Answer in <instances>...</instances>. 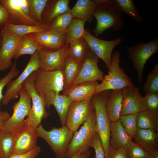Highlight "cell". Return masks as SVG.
<instances>
[{
	"label": "cell",
	"mask_w": 158,
	"mask_h": 158,
	"mask_svg": "<svg viewBox=\"0 0 158 158\" xmlns=\"http://www.w3.org/2000/svg\"><path fill=\"white\" fill-rule=\"evenodd\" d=\"M120 54L118 51L112 54L111 64L107 74L97 86L95 94L107 90H122L133 84L128 76L119 65Z\"/></svg>",
	"instance_id": "5b68a950"
},
{
	"label": "cell",
	"mask_w": 158,
	"mask_h": 158,
	"mask_svg": "<svg viewBox=\"0 0 158 158\" xmlns=\"http://www.w3.org/2000/svg\"><path fill=\"white\" fill-rule=\"evenodd\" d=\"M2 37V33L1 30H0V46L1 41Z\"/></svg>",
	"instance_id": "f907efd6"
},
{
	"label": "cell",
	"mask_w": 158,
	"mask_h": 158,
	"mask_svg": "<svg viewBox=\"0 0 158 158\" xmlns=\"http://www.w3.org/2000/svg\"><path fill=\"white\" fill-rule=\"evenodd\" d=\"M96 8L94 0H78L71 12L74 18L90 23L93 19Z\"/></svg>",
	"instance_id": "cb8c5ba5"
},
{
	"label": "cell",
	"mask_w": 158,
	"mask_h": 158,
	"mask_svg": "<svg viewBox=\"0 0 158 158\" xmlns=\"http://www.w3.org/2000/svg\"><path fill=\"white\" fill-rule=\"evenodd\" d=\"M42 47L30 37L25 35L18 43L13 58L16 59L24 54H30L31 56Z\"/></svg>",
	"instance_id": "f546056e"
},
{
	"label": "cell",
	"mask_w": 158,
	"mask_h": 158,
	"mask_svg": "<svg viewBox=\"0 0 158 158\" xmlns=\"http://www.w3.org/2000/svg\"><path fill=\"white\" fill-rule=\"evenodd\" d=\"M50 31L45 32H35L26 35L40 44L47 49L49 35Z\"/></svg>",
	"instance_id": "b9f144b4"
},
{
	"label": "cell",
	"mask_w": 158,
	"mask_h": 158,
	"mask_svg": "<svg viewBox=\"0 0 158 158\" xmlns=\"http://www.w3.org/2000/svg\"><path fill=\"white\" fill-rule=\"evenodd\" d=\"M123 99L122 90L111 91L106 103V110L111 122L119 120Z\"/></svg>",
	"instance_id": "d4e9b609"
},
{
	"label": "cell",
	"mask_w": 158,
	"mask_h": 158,
	"mask_svg": "<svg viewBox=\"0 0 158 158\" xmlns=\"http://www.w3.org/2000/svg\"><path fill=\"white\" fill-rule=\"evenodd\" d=\"M135 142L149 153L158 151V133L152 129L138 128Z\"/></svg>",
	"instance_id": "7402d4cb"
},
{
	"label": "cell",
	"mask_w": 158,
	"mask_h": 158,
	"mask_svg": "<svg viewBox=\"0 0 158 158\" xmlns=\"http://www.w3.org/2000/svg\"><path fill=\"white\" fill-rule=\"evenodd\" d=\"M85 22L73 18L66 32V44H68L83 37Z\"/></svg>",
	"instance_id": "4dcf8cb0"
},
{
	"label": "cell",
	"mask_w": 158,
	"mask_h": 158,
	"mask_svg": "<svg viewBox=\"0 0 158 158\" xmlns=\"http://www.w3.org/2000/svg\"><path fill=\"white\" fill-rule=\"evenodd\" d=\"M95 109L78 131L73 134L67 151L66 158L89 150L97 133Z\"/></svg>",
	"instance_id": "277c9868"
},
{
	"label": "cell",
	"mask_w": 158,
	"mask_h": 158,
	"mask_svg": "<svg viewBox=\"0 0 158 158\" xmlns=\"http://www.w3.org/2000/svg\"><path fill=\"white\" fill-rule=\"evenodd\" d=\"M10 15V23L16 25H34L39 23L28 16L22 9L20 0H0Z\"/></svg>",
	"instance_id": "ffe728a7"
},
{
	"label": "cell",
	"mask_w": 158,
	"mask_h": 158,
	"mask_svg": "<svg viewBox=\"0 0 158 158\" xmlns=\"http://www.w3.org/2000/svg\"><path fill=\"white\" fill-rule=\"evenodd\" d=\"M0 30L2 37L0 46V71H4L12 65V59L16 47L23 37L12 35L3 30Z\"/></svg>",
	"instance_id": "2e32d148"
},
{
	"label": "cell",
	"mask_w": 158,
	"mask_h": 158,
	"mask_svg": "<svg viewBox=\"0 0 158 158\" xmlns=\"http://www.w3.org/2000/svg\"><path fill=\"white\" fill-rule=\"evenodd\" d=\"M128 58L132 62L133 68L137 72L138 82L143 78L144 68L147 60L158 52V38L156 37L147 42H140L127 48Z\"/></svg>",
	"instance_id": "ba28073f"
},
{
	"label": "cell",
	"mask_w": 158,
	"mask_h": 158,
	"mask_svg": "<svg viewBox=\"0 0 158 158\" xmlns=\"http://www.w3.org/2000/svg\"><path fill=\"white\" fill-rule=\"evenodd\" d=\"M0 158H2V157L0 155Z\"/></svg>",
	"instance_id": "f5cc1de1"
},
{
	"label": "cell",
	"mask_w": 158,
	"mask_h": 158,
	"mask_svg": "<svg viewBox=\"0 0 158 158\" xmlns=\"http://www.w3.org/2000/svg\"><path fill=\"white\" fill-rule=\"evenodd\" d=\"M148 158H158V151L150 154Z\"/></svg>",
	"instance_id": "681fc988"
},
{
	"label": "cell",
	"mask_w": 158,
	"mask_h": 158,
	"mask_svg": "<svg viewBox=\"0 0 158 158\" xmlns=\"http://www.w3.org/2000/svg\"><path fill=\"white\" fill-rule=\"evenodd\" d=\"M36 131L38 137L43 139L49 144L56 158H66L68 147L74 134L68 127H53L47 130L40 124Z\"/></svg>",
	"instance_id": "3957f363"
},
{
	"label": "cell",
	"mask_w": 158,
	"mask_h": 158,
	"mask_svg": "<svg viewBox=\"0 0 158 158\" xmlns=\"http://www.w3.org/2000/svg\"><path fill=\"white\" fill-rule=\"evenodd\" d=\"M136 118L138 128L152 129L158 132V113L146 109L137 113Z\"/></svg>",
	"instance_id": "f1b7e54d"
},
{
	"label": "cell",
	"mask_w": 158,
	"mask_h": 158,
	"mask_svg": "<svg viewBox=\"0 0 158 158\" xmlns=\"http://www.w3.org/2000/svg\"><path fill=\"white\" fill-rule=\"evenodd\" d=\"M96 8L93 15L97 24L93 32L96 36L102 34L109 28L115 31L121 30L124 23L121 11L113 0H94Z\"/></svg>",
	"instance_id": "6da1fadb"
},
{
	"label": "cell",
	"mask_w": 158,
	"mask_h": 158,
	"mask_svg": "<svg viewBox=\"0 0 158 158\" xmlns=\"http://www.w3.org/2000/svg\"><path fill=\"white\" fill-rule=\"evenodd\" d=\"M66 32L50 31L47 49L56 51L62 48L66 44Z\"/></svg>",
	"instance_id": "74e56055"
},
{
	"label": "cell",
	"mask_w": 158,
	"mask_h": 158,
	"mask_svg": "<svg viewBox=\"0 0 158 158\" xmlns=\"http://www.w3.org/2000/svg\"><path fill=\"white\" fill-rule=\"evenodd\" d=\"M74 18L71 9L54 19L48 27L50 31L58 32H66V30Z\"/></svg>",
	"instance_id": "d6a6232c"
},
{
	"label": "cell",
	"mask_w": 158,
	"mask_h": 158,
	"mask_svg": "<svg viewBox=\"0 0 158 158\" xmlns=\"http://www.w3.org/2000/svg\"><path fill=\"white\" fill-rule=\"evenodd\" d=\"M40 54L38 50L31 56L30 59L24 71L15 80H11L6 85V90L3 96L2 103L7 105L10 101L18 97L22 86L27 78L33 72L39 68Z\"/></svg>",
	"instance_id": "30bf717a"
},
{
	"label": "cell",
	"mask_w": 158,
	"mask_h": 158,
	"mask_svg": "<svg viewBox=\"0 0 158 158\" xmlns=\"http://www.w3.org/2000/svg\"><path fill=\"white\" fill-rule=\"evenodd\" d=\"M38 136L36 130L25 126L16 135L11 155L23 154L35 148Z\"/></svg>",
	"instance_id": "e0dca14e"
},
{
	"label": "cell",
	"mask_w": 158,
	"mask_h": 158,
	"mask_svg": "<svg viewBox=\"0 0 158 158\" xmlns=\"http://www.w3.org/2000/svg\"><path fill=\"white\" fill-rule=\"evenodd\" d=\"M94 109L91 100L72 101L68 111L66 126L74 133L86 122Z\"/></svg>",
	"instance_id": "7c38bea8"
},
{
	"label": "cell",
	"mask_w": 158,
	"mask_h": 158,
	"mask_svg": "<svg viewBox=\"0 0 158 158\" xmlns=\"http://www.w3.org/2000/svg\"><path fill=\"white\" fill-rule=\"evenodd\" d=\"M111 90L94 94L91 100L94 106L96 119V129L103 147L105 158H107L109 146L111 121L106 108L107 99Z\"/></svg>",
	"instance_id": "7a4b0ae2"
},
{
	"label": "cell",
	"mask_w": 158,
	"mask_h": 158,
	"mask_svg": "<svg viewBox=\"0 0 158 158\" xmlns=\"http://www.w3.org/2000/svg\"><path fill=\"white\" fill-rule=\"evenodd\" d=\"M10 116L9 114L7 111H3L2 114H0V130H3L4 123Z\"/></svg>",
	"instance_id": "7dc6e473"
},
{
	"label": "cell",
	"mask_w": 158,
	"mask_h": 158,
	"mask_svg": "<svg viewBox=\"0 0 158 158\" xmlns=\"http://www.w3.org/2000/svg\"><path fill=\"white\" fill-rule=\"evenodd\" d=\"M83 37L90 49L98 58L103 61L106 68L109 69L111 64L113 50L122 42V39L117 37L111 41L101 40L93 36L88 29L85 30Z\"/></svg>",
	"instance_id": "8fae6325"
},
{
	"label": "cell",
	"mask_w": 158,
	"mask_h": 158,
	"mask_svg": "<svg viewBox=\"0 0 158 158\" xmlns=\"http://www.w3.org/2000/svg\"><path fill=\"white\" fill-rule=\"evenodd\" d=\"M132 140L122 125L119 120L111 122L109 146L116 149L126 148Z\"/></svg>",
	"instance_id": "603a6c76"
},
{
	"label": "cell",
	"mask_w": 158,
	"mask_h": 158,
	"mask_svg": "<svg viewBox=\"0 0 158 158\" xmlns=\"http://www.w3.org/2000/svg\"><path fill=\"white\" fill-rule=\"evenodd\" d=\"M91 154V151L89 150L86 152L80 154L75 155L66 158H89Z\"/></svg>",
	"instance_id": "c3c4849f"
},
{
	"label": "cell",
	"mask_w": 158,
	"mask_h": 158,
	"mask_svg": "<svg viewBox=\"0 0 158 158\" xmlns=\"http://www.w3.org/2000/svg\"><path fill=\"white\" fill-rule=\"evenodd\" d=\"M122 90L123 99L120 116L137 114L147 109L145 100L138 88L133 85L124 88Z\"/></svg>",
	"instance_id": "9a60e30c"
},
{
	"label": "cell",
	"mask_w": 158,
	"mask_h": 158,
	"mask_svg": "<svg viewBox=\"0 0 158 158\" xmlns=\"http://www.w3.org/2000/svg\"><path fill=\"white\" fill-rule=\"evenodd\" d=\"M19 71L16 67V60L12 65L8 74L0 79V102L3 97L2 92L4 87L6 85L9 81L17 76ZM0 109V114H2Z\"/></svg>",
	"instance_id": "ab89813d"
},
{
	"label": "cell",
	"mask_w": 158,
	"mask_h": 158,
	"mask_svg": "<svg viewBox=\"0 0 158 158\" xmlns=\"http://www.w3.org/2000/svg\"><path fill=\"white\" fill-rule=\"evenodd\" d=\"M107 158H129L125 148L116 149L109 146Z\"/></svg>",
	"instance_id": "f6af8a7d"
},
{
	"label": "cell",
	"mask_w": 158,
	"mask_h": 158,
	"mask_svg": "<svg viewBox=\"0 0 158 158\" xmlns=\"http://www.w3.org/2000/svg\"><path fill=\"white\" fill-rule=\"evenodd\" d=\"M91 147L94 149L95 158H105V153L101 138L97 133Z\"/></svg>",
	"instance_id": "7bdbcfd3"
},
{
	"label": "cell",
	"mask_w": 158,
	"mask_h": 158,
	"mask_svg": "<svg viewBox=\"0 0 158 158\" xmlns=\"http://www.w3.org/2000/svg\"><path fill=\"white\" fill-rule=\"evenodd\" d=\"M46 107L49 110L53 105L59 115L61 126H66L68 111L72 101L67 96L54 91L47 92L44 98Z\"/></svg>",
	"instance_id": "ac0fdd59"
},
{
	"label": "cell",
	"mask_w": 158,
	"mask_h": 158,
	"mask_svg": "<svg viewBox=\"0 0 158 158\" xmlns=\"http://www.w3.org/2000/svg\"><path fill=\"white\" fill-rule=\"evenodd\" d=\"M118 8L130 17L136 23H141L143 18L140 15L133 0H113Z\"/></svg>",
	"instance_id": "1f68e13d"
},
{
	"label": "cell",
	"mask_w": 158,
	"mask_h": 158,
	"mask_svg": "<svg viewBox=\"0 0 158 158\" xmlns=\"http://www.w3.org/2000/svg\"><path fill=\"white\" fill-rule=\"evenodd\" d=\"M143 98L147 109L154 113H158V92L146 93Z\"/></svg>",
	"instance_id": "60d3db41"
},
{
	"label": "cell",
	"mask_w": 158,
	"mask_h": 158,
	"mask_svg": "<svg viewBox=\"0 0 158 158\" xmlns=\"http://www.w3.org/2000/svg\"><path fill=\"white\" fill-rule=\"evenodd\" d=\"M68 44V56L75 60L83 62L90 49L85 40L83 37Z\"/></svg>",
	"instance_id": "83f0119b"
},
{
	"label": "cell",
	"mask_w": 158,
	"mask_h": 158,
	"mask_svg": "<svg viewBox=\"0 0 158 158\" xmlns=\"http://www.w3.org/2000/svg\"><path fill=\"white\" fill-rule=\"evenodd\" d=\"M33 85L36 92L44 99L49 91L59 93L63 90L62 70L49 71L39 69L35 72Z\"/></svg>",
	"instance_id": "9c48e42d"
},
{
	"label": "cell",
	"mask_w": 158,
	"mask_h": 158,
	"mask_svg": "<svg viewBox=\"0 0 158 158\" xmlns=\"http://www.w3.org/2000/svg\"><path fill=\"white\" fill-rule=\"evenodd\" d=\"M98 57L90 49L81 70L72 85L87 82L102 81L104 75L98 66Z\"/></svg>",
	"instance_id": "5bb4252c"
},
{
	"label": "cell",
	"mask_w": 158,
	"mask_h": 158,
	"mask_svg": "<svg viewBox=\"0 0 158 158\" xmlns=\"http://www.w3.org/2000/svg\"><path fill=\"white\" fill-rule=\"evenodd\" d=\"M99 84L98 81H96L85 82L73 85L68 89L63 90L62 95L67 96L73 102L91 100Z\"/></svg>",
	"instance_id": "d6986e66"
},
{
	"label": "cell",
	"mask_w": 158,
	"mask_h": 158,
	"mask_svg": "<svg viewBox=\"0 0 158 158\" xmlns=\"http://www.w3.org/2000/svg\"><path fill=\"white\" fill-rule=\"evenodd\" d=\"M68 0H48L41 15L42 23L48 27L57 16L70 9Z\"/></svg>",
	"instance_id": "44dd1931"
},
{
	"label": "cell",
	"mask_w": 158,
	"mask_h": 158,
	"mask_svg": "<svg viewBox=\"0 0 158 158\" xmlns=\"http://www.w3.org/2000/svg\"><path fill=\"white\" fill-rule=\"evenodd\" d=\"M15 136L4 130H0V155L2 158H9L11 156Z\"/></svg>",
	"instance_id": "836d02e7"
},
{
	"label": "cell",
	"mask_w": 158,
	"mask_h": 158,
	"mask_svg": "<svg viewBox=\"0 0 158 158\" xmlns=\"http://www.w3.org/2000/svg\"><path fill=\"white\" fill-rule=\"evenodd\" d=\"M137 114L120 116L119 120L125 130L133 139L135 137L138 127L137 122Z\"/></svg>",
	"instance_id": "d590c367"
},
{
	"label": "cell",
	"mask_w": 158,
	"mask_h": 158,
	"mask_svg": "<svg viewBox=\"0 0 158 158\" xmlns=\"http://www.w3.org/2000/svg\"><path fill=\"white\" fill-rule=\"evenodd\" d=\"M143 90L146 93L158 92V63L148 74L145 83Z\"/></svg>",
	"instance_id": "8d00e7d4"
},
{
	"label": "cell",
	"mask_w": 158,
	"mask_h": 158,
	"mask_svg": "<svg viewBox=\"0 0 158 158\" xmlns=\"http://www.w3.org/2000/svg\"><path fill=\"white\" fill-rule=\"evenodd\" d=\"M127 155L129 158L148 157L149 153L135 142L131 140L126 148Z\"/></svg>",
	"instance_id": "f35d334b"
},
{
	"label": "cell",
	"mask_w": 158,
	"mask_h": 158,
	"mask_svg": "<svg viewBox=\"0 0 158 158\" xmlns=\"http://www.w3.org/2000/svg\"><path fill=\"white\" fill-rule=\"evenodd\" d=\"M68 44L52 51L42 47L38 50L40 54V69L45 71L63 70L68 55Z\"/></svg>",
	"instance_id": "4fadbf2b"
},
{
	"label": "cell",
	"mask_w": 158,
	"mask_h": 158,
	"mask_svg": "<svg viewBox=\"0 0 158 158\" xmlns=\"http://www.w3.org/2000/svg\"><path fill=\"white\" fill-rule=\"evenodd\" d=\"M2 30L12 35L19 37H23L32 33L45 32L49 31L48 27L42 24L30 25L9 23Z\"/></svg>",
	"instance_id": "4316f807"
},
{
	"label": "cell",
	"mask_w": 158,
	"mask_h": 158,
	"mask_svg": "<svg viewBox=\"0 0 158 158\" xmlns=\"http://www.w3.org/2000/svg\"><path fill=\"white\" fill-rule=\"evenodd\" d=\"M10 15L8 9L0 1V30L10 23Z\"/></svg>",
	"instance_id": "ee69618b"
},
{
	"label": "cell",
	"mask_w": 158,
	"mask_h": 158,
	"mask_svg": "<svg viewBox=\"0 0 158 158\" xmlns=\"http://www.w3.org/2000/svg\"><path fill=\"white\" fill-rule=\"evenodd\" d=\"M35 71L27 78L22 87L30 95L32 105L30 114L25 120V126H30L36 130L40 124L43 119H46L49 115L46 109L44 99L36 92L34 86Z\"/></svg>",
	"instance_id": "8992f818"
},
{
	"label": "cell",
	"mask_w": 158,
	"mask_h": 158,
	"mask_svg": "<svg viewBox=\"0 0 158 158\" xmlns=\"http://www.w3.org/2000/svg\"><path fill=\"white\" fill-rule=\"evenodd\" d=\"M148 157H143V158H148Z\"/></svg>",
	"instance_id": "816d5d0a"
},
{
	"label": "cell",
	"mask_w": 158,
	"mask_h": 158,
	"mask_svg": "<svg viewBox=\"0 0 158 158\" xmlns=\"http://www.w3.org/2000/svg\"><path fill=\"white\" fill-rule=\"evenodd\" d=\"M18 101L14 103L12 115L4 123L3 130L16 135L25 126V118L28 116L31 108V98L22 87L19 93Z\"/></svg>",
	"instance_id": "52a82bcc"
},
{
	"label": "cell",
	"mask_w": 158,
	"mask_h": 158,
	"mask_svg": "<svg viewBox=\"0 0 158 158\" xmlns=\"http://www.w3.org/2000/svg\"><path fill=\"white\" fill-rule=\"evenodd\" d=\"M41 150L40 147L37 146L33 149L28 152L11 155L9 158H35L38 156Z\"/></svg>",
	"instance_id": "bcb514c9"
},
{
	"label": "cell",
	"mask_w": 158,
	"mask_h": 158,
	"mask_svg": "<svg viewBox=\"0 0 158 158\" xmlns=\"http://www.w3.org/2000/svg\"><path fill=\"white\" fill-rule=\"evenodd\" d=\"M83 62L75 60L67 56L62 70L63 78V90L68 89L78 75Z\"/></svg>",
	"instance_id": "484cf974"
},
{
	"label": "cell",
	"mask_w": 158,
	"mask_h": 158,
	"mask_svg": "<svg viewBox=\"0 0 158 158\" xmlns=\"http://www.w3.org/2000/svg\"><path fill=\"white\" fill-rule=\"evenodd\" d=\"M89 158H90V157Z\"/></svg>",
	"instance_id": "db71d44e"
},
{
	"label": "cell",
	"mask_w": 158,
	"mask_h": 158,
	"mask_svg": "<svg viewBox=\"0 0 158 158\" xmlns=\"http://www.w3.org/2000/svg\"><path fill=\"white\" fill-rule=\"evenodd\" d=\"M48 0H27L30 17L37 23L42 24V14Z\"/></svg>",
	"instance_id": "e575fe53"
}]
</instances>
